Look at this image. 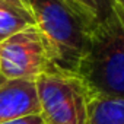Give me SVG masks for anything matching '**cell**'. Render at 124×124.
<instances>
[{
  "instance_id": "cell-1",
  "label": "cell",
  "mask_w": 124,
  "mask_h": 124,
  "mask_svg": "<svg viewBox=\"0 0 124 124\" xmlns=\"http://www.w3.org/2000/svg\"><path fill=\"white\" fill-rule=\"evenodd\" d=\"M28 2L35 26L42 37L51 70L78 75L98 19L72 8L64 0Z\"/></svg>"
},
{
  "instance_id": "cell-2",
  "label": "cell",
  "mask_w": 124,
  "mask_h": 124,
  "mask_svg": "<svg viewBox=\"0 0 124 124\" xmlns=\"http://www.w3.org/2000/svg\"><path fill=\"white\" fill-rule=\"evenodd\" d=\"M78 76L92 98L124 99V8L120 3L95 25Z\"/></svg>"
},
{
  "instance_id": "cell-3",
  "label": "cell",
  "mask_w": 124,
  "mask_h": 124,
  "mask_svg": "<svg viewBox=\"0 0 124 124\" xmlns=\"http://www.w3.org/2000/svg\"><path fill=\"white\" fill-rule=\"evenodd\" d=\"M44 124H88L92 95L73 73L47 72L35 80Z\"/></svg>"
},
{
  "instance_id": "cell-4",
  "label": "cell",
  "mask_w": 124,
  "mask_h": 124,
  "mask_svg": "<svg viewBox=\"0 0 124 124\" xmlns=\"http://www.w3.org/2000/svg\"><path fill=\"white\" fill-rule=\"evenodd\" d=\"M51 70L47 50L37 26H29L0 42V76L31 79Z\"/></svg>"
},
{
  "instance_id": "cell-5",
  "label": "cell",
  "mask_w": 124,
  "mask_h": 124,
  "mask_svg": "<svg viewBox=\"0 0 124 124\" xmlns=\"http://www.w3.org/2000/svg\"><path fill=\"white\" fill-rule=\"evenodd\" d=\"M39 112L35 80L0 79V123Z\"/></svg>"
},
{
  "instance_id": "cell-6",
  "label": "cell",
  "mask_w": 124,
  "mask_h": 124,
  "mask_svg": "<svg viewBox=\"0 0 124 124\" xmlns=\"http://www.w3.org/2000/svg\"><path fill=\"white\" fill-rule=\"evenodd\" d=\"M29 26H35V19L31 10L0 2V42Z\"/></svg>"
},
{
  "instance_id": "cell-7",
  "label": "cell",
  "mask_w": 124,
  "mask_h": 124,
  "mask_svg": "<svg viewBox=\"0 0 124 124\" xmlns=\"http://www.w3.org/2000/svg\"><path fill=\"white\" fill-rule=\"evenodd\" d=\"M88 124H124V99L93 98Z\"/></svg>"
},
{
  "instance_id": "cell-8",
  "label": "cell",
  "mask_w": 124,
  "mask_h": 124,
  "mask_svg": "<svg viewBox=\"0 0 124 124\" xmlns=\"http://www.w3.org/2000/svg\"><path fill=\"white\" fill-rule=\"evenodd\" d=\"M89 2L92 3V6L95 9L98 22L102 21V19H105L112 12V9L115 8V5L118 3L117 0H89Z\"/></svg>"
},
{
  "instance_id": "cell-9",
  "label": "cell",
  "mask_w": 124,
  "mask_h": 124,
  "mask_svg": "<svg viewBox=\"0 0 124 124\" xmlns=\"http://www.w3.org/2000/svg\"><path fill=\"white\" fill-rule=\"evenodd\" d=\"M67 5H70L72 8L83 12V13H89V15H93L96 18V13H95V9L92 6V3L89 0H64Z\"/></svg>"
},
{
  "instance_id": "cell-10",
  "label": "cell",
  "mask_w": 124,
  "mask_h": 124,
  "mask_svg": "<svg viewBox=\"0 0 124 124\" xmlns=\"http://www.w3.org/2000/svg\"><path fill=\"white\" fill-rule=\"evenodd\" d=\"M0 124H44L41 114H34V115H25V117H19L10 121H5Z\"/></svg>"
},
{
  "instance_id": "cell-11",
  "label": "cell",
  "mask_w": 124,
  "mask_h": 124,
  "mask_svg": "<svg viewBox=\"0 0 124 124\" xmlns=\"http://www.w3.org/2000/svg\"><path fill=\"white\" fill-rule=\"evenodd\" d=\"M0 2H2V3H6V5H10V6H15V8H21V9L31 10L28 0H0Z\"/></svg>"
},
{
  "instance_id": "cell-12",
  "label": "cell",
  "mask_w": 124,
  "mask_h": 124,
  "mask_svg": "<svg viewBox=\"0 0 124 124\" xmlns=\"http://www.w3.org/2000/svg\"><path fill=\"white\" fill-rule=\"evenodd\" d=\"M117 2H118V3H120V5H121L123 8H124V0H117Z\"/></svg>"
},
{
  "instance_id": "cell-13",
  "label": "cell",
  "mask_w": 124,
  "mask_h": 124,
  "mask_svg": "<svg viewBox=\"0 0 124 124\" xmlns=\"http://www.w3.org/2000/svg\"><path fill=\"white\" fill-rule=\"evenodd\" d=\"M0 79H2V76H0Z\"/></svg>"
}]
</instances>
